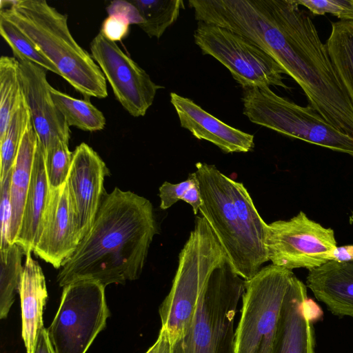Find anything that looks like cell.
Returning <instances> with one entry per match:
<instances>
[{
    "label": "cell",
    "instance_id": "cell-29",
    "mask_svg": "<svg viewBox=\"0 0 353 353\" xmlns=\"http://www.w3.org/2000/svg\"><path fill=\"white\" fill-rule=\"evenodd\" d=\"M73 152L68 143L59 141L45 152V164L48 183L51 190L63 186L67 180L72 165Z\"/></svg>",
    "mask_w": 353,
    "mask_h": 353
},
{
    "label": "cell",
    "instance_id": "cell-6",
    "mask_svg": "<svg viewBox=\"0 0 353 353\" xmlns=\"http://www.w3.org/2000/svg\"><path fill=\"white\" fill-rule=\"evenodd\" d=\"M243 114L253 123L353 157V138L327 122L310 105L301 106L270 87L245 89Z\"/></svg>",
    "mask_w": 353,
    "mask_h": 353
},
{
    "label": "cell",
    "instance_id": "cell-31",
    "mask_svg": "<svg viewBox=\"0 0 353 353\" xmlns=\"http://www.w3.org/2000/svg\"><path fill=\"white\" fill-rule=\"evenodd\" d=\"M11 174L12 170L5 179L0 183V252H6L11 245L10 243V231L12 219V208L10 196Z\"/></svg>",
    "mask_w": 353,
    "mask_h": 353
},
{
    "label": "cell",
    "instance_id": "cell-11",
    "mask_svg": "<svg viewBox=\"0 0 353 353\" xmlns=\"http://www.w3.org/2000/svg\"><path fill=\"white\" fill-rule=\"evenodd\" d=\"M90 50L116 99L132 117L144 116L157 90L163 87L156 84L117 43L108 40L100 32L90 42Z\"/></svg>",
    "mask_w": 353,
    "mask_h": 353
},
{
    "label": "cell",
    "instance_id": "cell-19",
    "mask_svg": "<svg viewBox=\"0 0 353 353\" xmlns=\"http://www.w3.org/2000/svg\"><path fill=\"white\" fill-rule=\"evenodd\" d=\"M50 192L46 170L45 151L39 140L22 221L14 242L23 249L25 254L33 252Z\"/></svg>",
    "mask_w": 353,
    "mask_h": 353
},
{
    "label": "cell",
    "instance_id": "cell-24",
    "mask_svg": "<svg viewBox=\"0 0 353 353\" xmlns=\"http://www.w3.org/2000/svg\"><path fill=\"white\" fill-rule=\"evenodd\" d=\"M230 188L242 228L255 247L268 256L265 243L268 223L259 215L242 183L230 178Z\"/></svg>",
    "mask_w": 353,
    "mask_h": 353
},
{
    "label": "cell",
    "instance_id": "cell-20",
    "mask_svg": "<svg viewBox=\"0 0 353 353\" xmlns=\"http://www.w3.org/2000/svg\"><path fill=\"white\" fill-rule=\"evenodd\" d=\"M38 143L39 138L31 120L22 138L12 168L10 184L12 208L10 245L14 243L19 232Z\"/></svg>",
    "mask_w": 353,
    "mask_h": 353
},
{
    "label": "cell",
    "instance_id": "cell-13",
    "mask_svg": "<svg viewBox=\"0 0 353 353\" xmlns=\"http://www.w3.org/2000/svg\"><path fill=\"white\" fill-rule=\"evenodd\" d=\"M19 72L25 101L39 140L45 152L59 141L69 143L70 126L50 94L46 70L19 55Z\"/></svg>",
    "mask_w": 353,
    "mask_h": 353
},
{
    "label": "cell",
    "instance_id": "cell-2",
    "mask_svg": "<svg viewBox=\"0 0 353 353\" xmlns=\"http://www.w3.org/2000/svg\"><path fill=\"white\" fill-rule=\"evenodd\" d=\"M0 14L23 31L85 99L107 97V81L91 54L74 39L67 15L45 0H1Z\"/></svg>",
    "mask_w": 353,
    "mask_h": 353
},
{
    "label": "cell",
    "instance_id": "cell-34",
    "mask_svg": "<svg viewBox=\"0 0 353 353\" xmlns=\"http://www.w3.org/2000/svg\"><path fill=\"white\" fill-rule=\"evenodd\" d=\"M108 15H117L125 19L130 24L140 25L143 19L138 9L129 1H113L106 8Z\"/></svg>",
    "mask_w": 353,
    "mask_h": 353
},
{
    "label": "cell",
    "instance_id": "cell-17",
    "mask_svg": "<svg viewBox=\"0 0 353 353\" xmlns=\"http://www.w3.org/2000/svg\"><path fill=\"white\" fill-rule=\"evenodd\" d=\"M306 286L333 314L353 317V261L330 260L310 270Z\"/></svg>",
    "mask_w": 353,
    "mask_h": 353
},
{
    "label": "cell",
    "instance_id": "cell-10",
    "mask_svg": "<svg viewBox=\"0 0 353 353\" xmlns=\"http://www.w3.org/2000/svg\"><path fill=\"white\" fill-rule=\"evenodd\" d=\"M265 243L268 261L291 270L321 266L332 259L337 247L334 230L302 211L289 220L268 224Z\"/></svg>",
    "mask_w": 353,
    "mask_h": 353
},
{
    "label": "cell",
    "instance_id": "cell-33",
    "mask_svg": "<svg viewBox=\"0 0 353 353\" xmlns=\"http://www.w3.org/2000/svg\"><path fill=\"white\" fill-rule=\"evenodd\" d=\"M130 23L117 15H108L103 21L100 33L108 40L117 43L124 39L129 33Z\"/></svg>",
    "mask_w": 353,
    "mask_h": 353
},
{
    "label": "cell",
    "instance_id": "cell-22",
    "mask_svg": "<svg viewBox=\"0 0 353 353\" xmlns=\"http://www.w3.org/2000/svg\"><path fill=\"white\" fill-rule=\"evenodd\" d=\"M50 91L55 105L69 126L88 132L99 131L105 128V116L90 99L74 98L52 86Z\"/></svg>",
    "mask_w": 353,
    "mask_h": 353
},
{
    "label": "cell",
    "instance_id": "cell-23",
    "mask_svg": "<svg viewBox=\"0 0 353 353\" xmlns=\"http://www.w3.org/2000/svg\"><path fill=\"white\" fill-rule=\"evenodd\" d=\"M24 96L19 63L14 57L0 58V139L5 134L10 119Z\"/></svg>",
    "mask_w": 353,
    "mask_h": 353
},
{
    "label": "cell",
    "instance_id": "cell-9",
    "mask_svg": "<svg viewBox=\"0 0 353 353\" xmlns=\"http://www.w3.org/2000/svg\"><path fill=\"white\" fill-rule=\"evenodd\" d=\"M195 43L203 54L210 55L230 72L243 88L289 87L284 70L266 52L246 37L219 26L198 21Z\"/></svg>",
    "mask_w": 353,
    "mask_h": 353
},
{
    "label": "cell",
    "instance_id": "cell-21",
    "mask_svg": "<svg viewBox=\"0 0 353 353\" xmlns=\"http://www.w3.org/2000/svg\"><path fill=\"white\" fill-rule=\"evenodd\" d=\"M325 45L337 76L353 105V21L332 22Z\"/></svg>",
    "mask_w": 353,
    "mask_h": 353
},
{
    "label": "cell",
    "instance_id": "cell-15",
    "mask_svg": "<svg viewBox=\"0 0 353 353\" xmlns=\"http://www.w3.org/2000/svg\"><path fill=\"white\" fill-rule=\"evenodd\" d=\"M307 286L296 275L285 295L271 353H315Z\"/></svg>",
    "mask_w": 353,
    "mask_h": 353
},
{
    "label": "cell",
    "instance_id": "cell-37",
    "mask_svg": "<svg viewBox=\"0 0 353 353\" xmlns=\"http://www.w3.org/2000/svg\"><path fill=\"white\" fill-rule=\"evenodd\" d=\"M34 353H56L44 327L38 335Z\"/></svg>",
    "mask_w": 353,
    "mask_h": 353
},
{
    "label": "cell",
    "instance_id": "cell-3",
    "mask_svg": "<svg viewBox=\"0 0 353 353\" xmlns=\"http://www.w3.org/2000/svg\"><path fill=\"white\" fill-rule=\"evenodd\" d=\"M244 289L245 280L225 254L202 289L190 328L170 345V353H235L234 323Z\"/></svg>",
    "mask_w": 353,
    "mask_h": 353
},
{
    "label": "cell",
    "instance_id": "cell-14",
    "mask_svg": "<svg viewBox=\"0 0 353 353\" xmlns=\"http://www.w3.org/2000/svg\"><path fill=\"white\" fill-rule=\"evenodd\" d=\"M79 242L76 216L65 183L50 192L33 252L58 269Z\"/></svg>",
    "mask_w": 353,
    "mask_h": 353
},
{
    "label": "cell",
    "instance_id": "cell-32",
    "mask_svg": "<svg viewBox=\"0 0 353 353\" xmlns=\"http://www.w3.org/2000/svg\"><path fill=\"white\" fill-rule=\"evenodd\" d=\"M196 181V174L192 172L186 180L180 183L164 182L159 188L161 209H168L179 200L183 201L187 191Z\"/></svg>",
    "mask_w": 353,
    "mask_h": 353
},
{
    "label": "cell",
    "instance_id": "cell-1",
    "mask_svg": "<svg viewBox=\"0 0 353 353\" xmlns=\"http://www.w3.org/2000/svg\"><path fill=\"white\" fill-rule=\"evenodd\" d=\"M158 233L146 198L115 188L106 193L93 223L57 276L61 287L92 280L106 287L139 279Z\"/></svg>",
    "mask_w": 353,
    "mask_h": 353
},
{
    "label": "cell",
    "instance_id": "cell-26",
    "mask_svg": "<svg viewBox=\"0 0 353 353\" xmlns=\"http://www.w3.org/2000/svg\"><path fill=\"white\" fill-rule=\"evenodd\" d=\"M23 249L16 243L12 244L6 252H0V319H6L19 292L23 270Z\"/></svg>",
    "mask_w": 353,
    "mask_h": 353
},
{
    "label": "cell",
    "instance_id": "cell-30",
    "mask_svg": "<svg viewBox=\"0 0 353 353\" xmlns=\"http://www.w3.org/2000/svg\"><path fill=\"white\" fill-rule=\"evenodd\" d=\"M296 2L314 15L329 13L341 21H353V0H296Z\"/></svg>",
    "mask_w": 353,
    "mask_h": 353
},
{
    "label": "cell",
    "instance_id": "cell-16",
    "mask_svg": "<svg viewBox=\"0 0 353 353\" xmlns=\"http://www.w3.org/2000/svg\"><path fill=\"white\" fill-rule=\"evenodd\" d=\"M181 126L198 139L208 141L225 153L248 152L254 147V136L234 128L207 112L191 99L170 93Z\"/></svg>",
    "mask_w": 353,
    "mask_h": 353
},
{
    "label": "cell",
    "instance_id": "cell-36",
    "mask_svg": "<svg viewBox=\"0 0 353 353\" xmlns=\"http://www.w3.org/2000/svg\"><path fill=\"white\" fill-rule=\"evenodd\" d=\"M145 353H170V343L165 330L161 328L157 341Z\"/></svg>",
    "mask_w": 353,
    "mask_h": 353
},
{
    "label": "cell",
    "instance_id": "cell-5",
    "mask_svg": "<svg viewBox=\"0 0 353 353\" xmlns=\"http://www.w3.org/2000/svg\"><path fill=\"white\" fill-rule=\"evenodd\" d=\"M195 166L201 196L199 212L225 251L235 272L243 280H249L268 258L255 247L241 226L230 192V177L214 165L198 162Z\"/></svg>",
    "mask_w": 353,
    "mask_h": 353
},
{
    "label": "cell",
    "instance_id": "cell-8",
    "mask_svg": "<svg viewBox=\"0 0 353 353\" xmlns=\"http://www.w3.org/2000/svg\"><path fill=\"white\" fill-rule=\"evenodd\" d=\"M105 286L81 280L63 287L59 309L47 328L56 353H85L110 316Z\"/></svg>",
    "mask_w": 353,
    "mask_h": 353
},
{
    "label": "cell",
    "instance_id": "cell-7",
    "mask_svg": "<svg viewBox=\"0 0 353 353\" xmlns=\"http://www.w3.org/2000/svg\"><path fill=\"white\" fill-rule=\"evenodd\" d=\"M295 274L270 264L245 281L235 353H271L283 303Z\"/></svg>",
    "mask_w": 353,
    "mask_h": 353
},
{
    "label": "cell",
    "instance_id": "cell-28",
    "mask_svg": "<svg viewBox=\"0 0 353 353\" xmlns=\"http://www.w3.org/2000/svg\"><path fill=\"white\" fill-rule=\"evenodd\" d=\"M0 34L11 48L14 55H19L29 61L60 76L57 68L40 51L35 43L14 23L0 14Z\"/></svg>",
    "mask_w": 353,
    "mask_h": 353
},
{
    "label": "cell",
    "instance_id": "cell-25",
    "mask_svg": "<svg viewBox=\"0 0 353 353\" xmlns=\"http://www.w3.org/2000/svg\"><path fill=\"white\" fill-rule=\"evenodd\" d=\"M139 10L143 23L139 26L150 37L159 39L185 8L182 0H130Z\"/></svg>",
    "mask_w": 353,
    "mask_h": 353
},
{
    "label": "cell",
    "instance_id": "cell-18",
    "mask_svg": "<svg viewBox=\"0 0 353 353\" xmlns=\"http://www.w3.org/2000/svg\"><path fill=\"white\" fill-rule=\"evenodd\" d=\"M26 254L19 293L21 311V336L26 353H34L38 335L44 327L43 311L48 299L45 276L31 255Z\"/></svg>",
    "mask_w": 353,
    "mask_h": 353
},
{
    "label": "cell",
    "instance_id": "cell-12",
    "mask_svg": "<svg viewBox=\"0 0 353 353\" xmlns=\"http://www.w3.org/2000/svg\"><path fill=\"white\" fill-rule=\"evenodd\" d=\"M108 174L105 163L90 146L81 143L76 147L65 185L76 216L80 241L90 230L107 193L103 183Z\"/></svg>",
    "mask_w": 353,
    "mask_h": 353
},
{
    "label": "cell",
    "instance_id": "cell-35",
    "mask_svg": "<svg viewBox=\"0 0 353 353\" xmlns=\"http://www.w3.org/2000/svg\"><path fill=\"white\" fill-rule=\"evenodd\" d=\"M183 201L191 205L195 215L199 212V209L201 205V196L197 178L196 181L187 191Z\"/></svg>",
    "mask_w": 353,
    "mask_h": 353
},
{
    "label": "cell",
    "instance_id": "cell-38",
    "mask_svg": "<svg viewBox=\"0 0 353 353\" xmlns=\"http://www.w3.org/2000/svg\"><path fill=\"white\" fill-rule=\"evenodd\" d=\"M336 261H353V245L337 246L332 259Z\"/></svg>",
    "mask_w": 353,
    "mask_h": 353
},
{
    "label": "cell",
    "instance_id": "cell-27",
    "mask_svg": "<svg viewBox=\"0 0 353 353\" xmlns=\"http://www.w3.org/2000/svg\"><path fill=\"white\" fill-rule=\"evenodd\" d=\"M31 121L25 99L12 114L7 130L0 139V183L11 171L24 133Z\"/></svg>",
    "mask_w": 353,
    "mask_h": 353
},
{
    "label": "cell",
    "instance_id": "cell-4",
    "mask_svg": "<svg viewBox=\"0 0 353 353\" xmlns=\"http://www.w3.org/2000/svg\"><path fill=\"white\" fill-rule=\"evenodd\" d=\"M225 254L207 221L197 216L179 254L170 291L159 310L161 328L167 332L170 345L190 328L202 289Z\"/></svg>",
    "mask_w": 353,
    "mask_h": 353
}]
</instances>
